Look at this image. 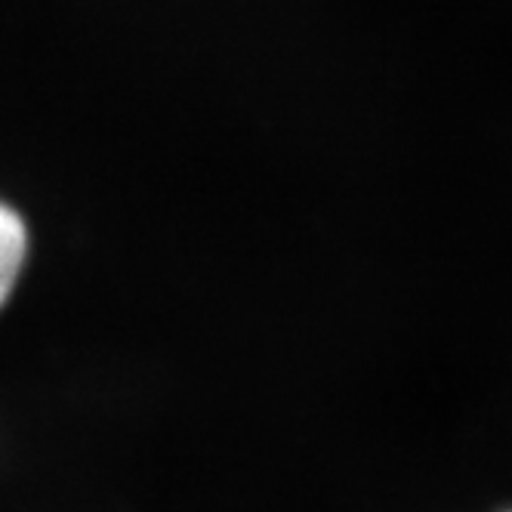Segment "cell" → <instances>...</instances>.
Returning <instances> with one entry per match:
<instances>
[{
  "label": "cell",
  "instance_id": "cell-1",
  "mask_svg": "<svg viewBox=\"0 0 512 512\" xmlns=\"http://www.w3.org/2000/svg\"><path fill=\"white\" fill-rule=\"evenodd\" d=\"M28 253H31V232L25 216L10 201L0 198V309L13 300L22 272L28 266Z\"/></svg>",
  "mask_w": 512,
  "mask_h": 512
}]
</instances>
